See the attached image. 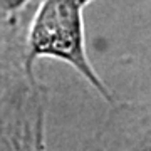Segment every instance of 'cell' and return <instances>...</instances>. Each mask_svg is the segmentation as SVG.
Masks as SVG:
<instances>
[{"label":"cell","instance_id":"cell-1","mask_svg":"<svg viewBox=\"0 0 151 151\" xmlns=\"http://www.w3.org/2000/svg\"><path fill=\"white\" fill-rule=\"evenodd\" d=\"M25 72L32 77V64L37 57H55L70 64L108 101L113 96L94 72L86 54L82 7L74 0H40L29 20L25 34Z\"/></svg>","mask_w":151,"mask_h":151},{"label":"cell","instance_id":"cell-2","mask_svg":"<svg viewBox=\"0 0 151 151\" xmlns=\"http://www.w3.org/2000/svg\"><path fill=\"white\" fill-rule=\"evenodd\" d=\"M35 82L19 81L0 97V151H44Z\"/></svg>","mask_w":151,"mask_h":151},{"label":"cell","instance_id":"cell-3","mask_svg":"<svg viewBox=\"0 0 151 151\" xmlns=\"http://www.w3.org/2000/svg\"><path fill=\"white\" fill-rule=\"evenodd\" d=\"M17 12L0 10V97L4 96L25 72V54H20V24Z\"/></svg>","mask_w":151,"mask_h":151},{"label":"cell","instance_id":"cell-4","mask_svg":"<svg viewBox=\"0 0 151 151\" xmlns=\"http://www.w3.org/2000/svg\"><path fill=\"white\" fill-rule=\"evenodd\" d=\"M76 4H77V5H81V7H84V5H87V4H89V2H92V0H74Z\"/></svg>","mask_w":151,"mask_h":151}]
</instances>
